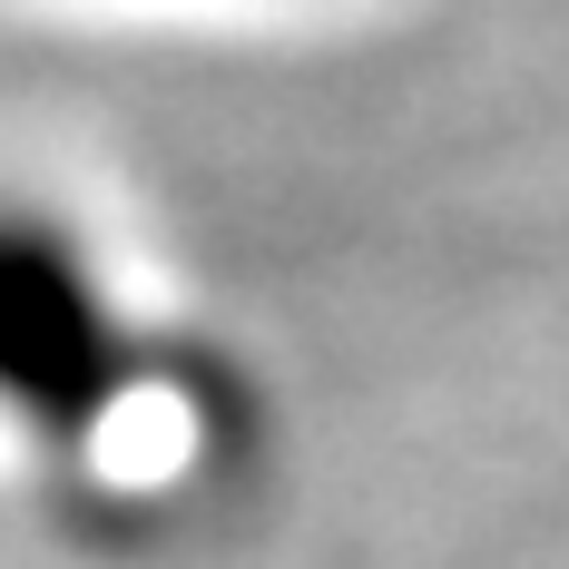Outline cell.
Masks as SVG:
<instances>
[{"label": "cell", "mask_w": 569, "mask_h": 569, "mask_svg": "<svg viewBox=\"0 0 569 569\" xmlns=\"http://www.w3.org/2000/svg\"><path fill=\"white\" fill-rule=\"evenodd\" d=\"M118 393H128V335L109 315V284L89 276L59 217L0 207V412L79 442Z\"/></svg>", "instance_id": "obj_1"}]
</instances>
